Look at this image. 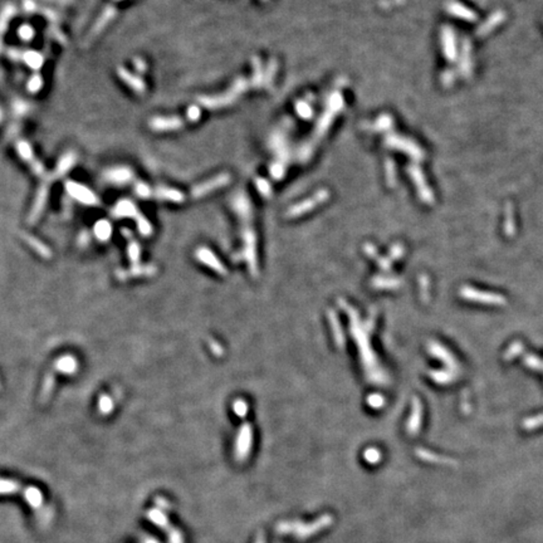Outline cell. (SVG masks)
I'll return each instance as SVG.
<instances>
[{"mask_svg": "<svg viewBox=\"0 0 543 543\" xmlns=\"http://www.w3.org/2000/svg\"><path fill=\"white\" fill-rule=\"evenodd\" d=\"M233 206L236 209L237 214L239 215L240 221L243 223L242 228V237L244 240V258L247 259L249 264L250 270L253 274H257V249H255V234L253 230L252 221V213H250V203L247 195L244 192H238L233 198Z\"/></svg>", "mask_w": 543, "mask_h": 543, "instance_id": "6da1fadb", "label": "cell"}, {"mask_svg": "<svg viewBox=\"0 0 543 543\" xmlns=\"http://www.w3.org/2000/svg\"><path fill=\"white\" fill-rule=\"evenodd\" d=\"M342 107H343V97H342L339 92H335L331 96L330 100L327 101V108H326V111L323 112V116H321L320 121L316 125L313 136L308 140V142H305L304 145L302 146L301 151H299V160H302L304 163L305 160H308V159L311 158L315 146L317 145L320 138L326 135L327 130L330 129L331 124H332L333 119H335V116L338 113Z\"/></svg>", "mask_w": 543, "mask_h": 543, "instance_id": "7a4b0ae2", "label": "cell"}, {"mask_svg": "<svg viewBox=\"0 0 543 543\" xmlns=\"http://www.w3.org/2000/svg\"><path fill=\"white\" fill-rule=\"evenodd\" d=\"M248 86H249V82H248L247 80L239 78V80H237V82L234 83L233 87H231L228 92L224 93V95L204 96V97L199 98V102L205 107H208V108H218V107L226 106V104L236 101L238 96L247 90Z\"/></svg>", "mask_w": 543, "mask_h": 543, "instance_id": "3957f363", "label": "cell"}, {"mask_svg": "<svg viewBox=\"0 0 543 543\" xmlns=\"http://www.w3.org/2000/svg\"><path fill=\"white\" fill-rule=\"evenodd\" d=\"M66 190L70 198H73V199L77 200V202L85 204V205L96 206L100 204L97 195H96L92 190L88 189L85 185L73 181V180H68L66 182Z\"/></svg>", "mask_w": 543, "mask_h": 543, "instance_id": "277c9868", "label": "cell"}, {"mask_svg": "<svg viewBox=\"0 0 543 543\" xmlns=\"http://www.w3.org/2000/svg\"><path fill=\"white\" fill-rule=\"evenodd\" d=\"M328 198H330V192H328L327 190H318L312 198H308L304 202L291 206V208L288 209V211H287V216H289V218H296V216L303 215V214L315 209L316 206H318L320 204L325 203Z\"/></svg>", "mask_w": 543, "mask_h": 543, "instance_id": "5b68a950", "label": "cell"}, {"mask_svg": "<svg viewBox=\"0 0 543 543\" xmlns=\"http://www.w3.org/2000/svg\"><path fill=\"white\" fill-rule=\"evenodd\" d=\"M15 148H17V152L18 155H19V158L32 168L34 174L38 175V176H44V175H46V169H44L43 164L35 158L30 143H28L25 140H20L18 141L17 145H15Z\"/></svg>", "mask_w": 543, "mask_h": 543, "instance_id": "8992f818", "label": "cell"}, {"mask_svg": "<svg viewBox=\"0 0 543 543\" xmlns=\"http://www.w3.org/2000/svg\"><path fill=\"white\" fill-rule=\"evenodd\" d=\"M386 143H387L390 147L398 148V150L407 153V155H410L412 159H415V160H421V159L424 158V153L420 150L419 146L412 142V141L407 140V138L400 137V136L398 135H389L387 137H386Z\"/></svg>", "mask_w": 543, "mask_h": 543, "instance_id": "52a82bcc", "label": "cell"}, {"mask_svg": "<svg viewBox=\"0 0 543 543\" xmlns=\"http://www.w3.org/2000/svg\"><path fill=\"white\" fill-rule=\"evenodd\" d=\"M229 181H230V175H229V174L216 175L215 177H213V179L208 180L206 182H203V184L197 185V186H195L194 189L191 190L192 198H202V197H204V195H206V194H209V192L214 191L215 189H219V187L225 186L226 184H229Z\"/></svg>", "mask_w": 543, "mask_h": 543, "instance_id": "ba28073f", "label": "cell"}, {"mask_svg": "<svg viewBox=\"0 0 543 543\" xmlns=\"http://www.w3.org/2000/svg\"><path fill=\"white\" fill-rule=\"evenodd\" d=\"M117 15V9L113 5H107L103 9V12L101 13V15L98 17V19L96 20L95 25L91 29L90 34L87 36V42H91L93 38H96L97 35L103 32L104 28H107L109 25V23L114 19V17Z\"/></svg>", "mask_w": 543, "mask_h": 543, "instance_id": "9c48e42d", "label": "cell"}, {"mask_svg": "<svg viewBox=\"0 0 543 543\" xmlns=\"http://www.w3.org/2000/svg\"><path fill=\"white\" fill-rule=\"evenodd\" d=\"M48 185L43 184L39 187L38 192H36L35 200H34L33 208L30 210L29 218H28V224L33 225L38 221V219L41 218V215L43 214L44 208L47 205V200H48Z\"/></svg>", "mask_w": 543, "mask_h": 543, "instance_id": "30bf717a", "label": "cell"}, {"mask_svg": "<svg viewBox=\"0 0 543 543\" xmlns=\"http://www.w3.org/2000/svg\"><path fill=\"white\" fill-rule=\"evenodd\" d=\"M150 129L153 131H174V130L180 129L184 126V120L180 117L171 116V117H153L148 122Z\"/></svg>", "mask_w": 543, "mask_h": 543, "instance_id": "8fae6325", "label": "cell"}, {"mask_svg": "<svg viewBox=\"0 0 543 543\" xmlns=\"http://www.w3.org/2000/svg\"><path fill=\"white\" fill-rule=\"evenodd\" d=\"M107 181L112 182L116 185H125L129 184L134 179V171L127 166H114V168L108 169L104 174Z\"/></svg>", "mask_w": 543, "mask_h": 543, "instance_id": "7c38bea8", "label": "cell"}, {"mask_svg": "<svg viewBox=\"0 0 543 543\" xmlns=\"http://www.w3.org/2000/svg\"><path fill=\"white\" fill-rule=\"evenodd\" d=\"M117 75H119L120 80H121L125 85L129 86V87L131 88V90H134L136 93H138V95L145 93L146 85L141 77H138V75L131 73L125 67H117Z\"/></svg>", "mask_w": 543, "mask_h": 543, "instance_id": "4fadbf2b", "label": "cell"}, {"mask_svg": "<svg viewBox=\"0 0 543 543\" xmlns=\"http://www.w3.org/2000/svg\"><path fill=\"white\" fill-rule=\"evenodd\" d=\"M195 257H197L200 262L204 263V264L208 265L209 268L215 270L216 273L223 274V276L226 274V268L221 264L220 260H219L218 258L214 255V253L210 252L208 248H199V249L197 250V253H195Z\"/></svg>", "mask_w": 543, "mask_h": 543, "instance_id": "5bb4252c", "label": "cell"}, {"mask_svg": "<svg viewBox=\"0 0 543 543\" xmlns=\"http://www.w3.org/2000/svg\"><path fill=\"white\" fill-rule=\"evenodd\" d=\"M252 443V428L250 425L244 424L240 429L237 439V456L239 459H244L248 455Z\"/></svg>", "mask_w": 543, "mask_h": 543, "instance_id": "9a60e30c", "label": "cell"}, {"mask_svg": "<svg viewBox=\"0 0 543 543\" xmlns=\"http://www.w3.org/2000/svg\"><path fill=\"white\" fill-rule=\"evenodd\" d=\"M112 215H113L114 218H135L136 220H137L142 214H140L137 206H136L134 203L127 199H124L120 200V202L114 205L113 210H112Z\"/></svg>", "mask_w": 543, "mask_h": 543, "instance_id": "2e32d148", "label": "cell"}, {"mask_svg": "<svg viewBox=\"0 0 543 543\" xmlns=\"http://www.w3.org/2000/svg\"><path fill=\"white\" fill-rule=\"evenodd\" d=\"M75 163H77V155L73 151H68L64 155H62L54 168L53 179H59V177L64 176L75 165Z\"/></svg>", "mask_w": 543, "mask_h": 543, "instance_id": "e0dca14e", "label": "cell"}, {"mask_svg": "<svg viewBox=\"0 0 543 543\" xmlns=\"http://www.w3.org/2000/svg\"><path fill=\"white\" fill-rule=\"evenodd\" d=\"M152 197L156 198L159 200H166V202H174V203H182L184 202V194L181 191L176 189H171V187H165V186H159L156 189H153Z\"/></svg>", "mask_w": 543, "mask_h": 543, "instance_id": "ac0fdd59", "label": "cell"}, {"mask_svg": "<svg viewBox=\"0 0 543 543\" xmlns=\"http://www.w3.org/2000/svg\"><path fill=\"white\" fill-rule=\"evenodd\" d=\"M15 14V7L12 4H8L0 10V52L3 49V39H4L5 33H7L9 23L12 18Z\"/></svg>", "mask_w": 543, "mask_h": 543, "instance_id": "d6986e66", "label": "cell"}, {"mask_svg": "<svg viewBox=\"0 0 543 543\" xmlns=\"http://www.w3.org/2000/svg\"><path fill=\"white\" fill-rule=\"evenodd\" d=\"M22 62H24V63L27 64L30 69L39 70L44 64V57L41 52L29 49V51L23 52Z\"/></svg>", "mask_w": 543, "mask_h": 543, "instance_id": "ffe728a7", "label": "cell"}, {"mask_svg": "<svg viewBox=\"0 0 543 543\" xmlns=\"http://www.w3.org/2000/svg\"><path fill=\"white\" fill-rule=\"evenodd\" d=\"M446 8H448V12L450 13V14L455 15V17H459V18H463V19L468 20V22H474V20L477 19L475 13L472 12V10H469L468 8H466L464 5L459 4V3L450 2L446 4Z\"/></svg>", "mask_w": 543, "mask_h": 543, "instance_id": "44dd1931", "label": "cell"}, {"mask_svg": "<svg viewBox=\"0 0 543 543\" xmlns=\"http://www.w3.org/2000/svg\"><path fill=\"white\" fill-rule=\"evenodd\" d=\"M441 39H443L444 46V54L448 59L455 58V43H454V33L449 27L444 28L441 33Z\"/></svg>", "mask_w": 543, "mask_h": 543, "instance_id": "7402d4cb", "label": "cell"}, {"mask_svg": "<svg viewBox=\"0 0 543 543\" xmlns=\"http://www.w3.org/2000/svg\"><path fill=\"white\" fill-rule=\"evenodd\" d=\"M328 321H330L331 328H332L333 338H335L336 344H337L339 348H342V347L344 346V336H343V332H342L341 323H339L337 315H336L333 311H330V312H328Z\"/></svg>", "mask_w": 543, "mask_h": 543, "instance_id": "603a6c76", "label": "cell"}, {"mask_svg": "<svg viewBox=\"0 0 543 543\" xmlns=\"http://www.w3.org/2000/svg\"><path fill=\"white\" fill-rule=\"evenodd\" d=\"M57 371L64 373V375H72L77 370V361L73 356L66 355V356L61 357V359L57 360L56 365H54Z\"/></svg>", "mask_w": 543, "mask_h": 543, "instance_id": "cb8c5ba5", "label": "cell"}, {"mask_svg": "<svg viewBox=\"0 0 543 543\" xmlns=\"http://www.w3.org/2000/svg\"><path fill=\"white\" fill-rule=\"evenodd\" d=\"M407 171H409L410 176L415 180V184H416L417 189H419V192L422 195V198H425L426 195L428 197H430L429 189H428L426 184H425L424 176H422L421 172H420V169L414 165V166H409V168H407Z\"/></svg>", "mask_w": 543, "mask_h": 543, "instance_id": "d4e9b609", "label": "cell"}, {"mask_svg": "<svg viewBox=\"0 0 543 543\" xmlns=\"http://www.w3.org/2000/svg\"><path fill=\"white\" fill-rule=\"evenodd\" d=\"M155 267L153 265H143V267H135L132 269L121 272V273H117L119 279H125L131 278V277H140V276H150V274L155 273Z\"/></svg>", "mask_w": 543, "mask_h": 543, "instance_id": "484cf974", "label": "cell"}, {"mask_svg": "<svg viewBox=\"0 0 543 543\" xmlns=\"http://www.w3.org/2000/svg\"><path fill=\"white\" fill-rule=\"evenodd\" d=\"M95 234L97 237L98 240L101 242H106L109 239V237L112 236V225L108 220L106 219H102L98 220L95 225Z\"/></svg>", "mask_w": 543, "mask_h": 543, "instance_id": "4316f807", "label": "cell"}, {"mask_svg": "<svg viewBox=\"0 0 543 543\" xmlns=\"http://www.w3.org/2000/svg\"><path fill=\"white\" fill-rule=\"evenodd\" d=\"M503 19H505V13H502V12L494 13V14H493L492 17L487 20V23L480 25L479 29H478V34H479V35H485V34L489 33L493 28L497 27L499 23H502Z\"/></svg>", "mask_w": 543, "mask_h": 543, "instance_id": "83f0119b", "label": "cell"}, {"mask_svg": "<svg viewBox=\"0 0 543 543\" xmlns=\"http://www.w3.org/2000/svg\"><path fill=\"white\" fill-rule=\"evenodd\" d=\"M54 383H56V378H54V375H53V373L49 372L48 375L46 376V380H44L43 387H42V393H41V401H42V403H46V401L48 400L49 398H51L52 393H53Z\"/></svg>", "mask_w": 543, "mask_h": 543, "instance_id": "f1b7e54d", "label": "cell"}, {"mask_svg": "<svg viewBox=\"0 0 543 543\" xmlns=\"http://www.w3.org/2000/svg\"><path fill=\"white\" fill-rule=\"evenodd\" d=\"M417 455H419L421 459H424V460L433 461V463L448 464V466H453V464H455V461L450 460V459L441 458V456L434 455L433 453H429V451H425V450H417Z\"/></svg>", "mask_w": 543, "mask_h": 543, "instance_id": "f546056e", "label": "cell"}, {"mask_svg": "<svg viewBox=\"0 0 543 543\" xmlns=\"http://www.w3.org/2000/svg\"><path fill=\"white\" fill-rule=\"evenodd\" d=\"M25 498H27L28 503H29V505L32 506V507H34V508L39 507V506L42 505V499H43V497H42V493L34 487L28 488L27 492H25Z\"/></svg>", "mask_w": 543, "mask_h": 543, "instance_id": "4dcf8cb0", "label": "cell"}, {"mask_svg": "<svg viewBox=\"0 0 543 543\" xmlns=\"http://www.w3.org/2000/svg\"><path fill=\"white\" fill-rule=\"evenodd\" d=\"M34 35H35V29H34L30 24L24 23V24H22L18 28V36H19L22 41L30 42L34 38Z\"/></svg>", "mask_w": 543, "mask_h": 543, "instance_id": "1f68e13d", "label": "cell"}, {"mask_svg": "<svg viewBox=\"0 0 543 543\" xmlns=\"http://www.w3.org/2000/svg\"><path fill=\"white\" fill-rule=\"evenodd\" d=\"M135 192L137 197L143 198V199H148V198L152 197L153 189L148 186L146 182L143 181H137L135 184Z\"/></svg>", "mask_w": 543, "mask_h": 543, "instance_id": "d6a6232c", "label": "cell"}, {"mask_svg": "<svg viewBox=\"0 0 543 543\" xmlns=\"http://www.w3.org/2000/svg\"><path fill=\"white\" fill-rule=\"evenodd\" d=\"M43 77H42L41 74H38V73H35V74H33L32 77H30V80L28 81V91H29L30 93H38L39 91L42 90V87H43Z\"/></svg>", "mask_w": 543, "mask_h": 543, "instance_id": "836d02e7", "label": "cell"}, {"mask_svg": "<svg viewBox=\"0 0 543 543\" xmlns=\"http://www.w3.org/2000/svg\"><path fill=\"white\" fill-rule=\"evenodd\" d=\"M296 109L297 112H298V114L301 117H303V119L308 120L312 117L313 114V109H312V106H311L309 103H308L307 101H299L298 103L296 104Z\"/></svg>", "mask_w": 543, "mask_h": 543, "instance_id": "e575fe53", "label": "cell"}, {"mask_svg": "<svg viewBox=\"0 0 543 543\" xmlns=\"http://www.w3.org/2000/svg\"><path fill=\"white\" fill-rule=\"evenodd\" d=\"M141 249H140V245H138V243L136 242V240H130L129 243V257H130V260H131L132 263H137L138 260H140V254H141Z\"/></svg>", "mask_w": 543, "mask_h": 543, "instance_id": "d590c367", "label": "cell"}, {"mask_svg": "<svg viewBox=\"0 0 543 543\" xmlns=\"http://www.w3.org/2000/svg\"><path fill=\"white\" fill-rule=\"evenodd\" d=\"M98 407H100V411L102 414L107 415L112 411L113 409V403H112V399L108 395H102L100 398V403H98Z\"/></svg>", "mask_w": 543, "mask_h": 543, "instance_id": "8d00e7d4", "label": "cell"}, {"mask_svg": "<svg viewBox=\"0 0 543 543\" xmlns=\"http://www.w3.org/2000/svg\"><path fill=\"white\" fill-rule=\"evenodd\" d=\"M24 238L28 240V243H29V244L32 245V247L35 248L36 252L42 253V254H44V255H49V253H47V252H49V250L47 249V248L44 247V245L42 244V243L39 242V240H36L35 238L29 237V236H24Z\"/></svg>", "mask_w": 543, "mask_h": 543, "instance_id": "74e56055", "label": "cell"}, {"mask_svg": "<svg viewBox=\"0 0 543 543\" xmlns=\"http://www.w3.org/2000/svg\"><path fill=\"white\" fill-rule=\"evenodd\" d=\"M19 488V484L12 480H0V493L14 492Z\"/></svg>", "mask_w": 543, "mask_h": 543, "instance_id": "f35d334b", "label": "cell"}, {"mask_svg": "<svg viewBox=\"0 0 543 543\" xmlns=\"http://www.w3.org/2000/svg\"><path fill=\"white\" fill-rule=\"evenodd\" d=\"M391 125H393V120H391V117L387 116V114H383V116H381L380 119L376 121V127H377L378 130H382V131L390 129Z\"/></svg>", "mask_w": 543, "mask_h": 543, "instance_id": "ab89813d", "label": "cell"}, {"mask_svg": "<svg viewBox=\"0 0 543 543\" xmlns=\"http://www.w3.org/2000/svg\"><path fill=\"white\" fill-rule=\"evenodd\" d=\"M233 409L238 416H240V417H244L248 412V405L244 400H237L236 403H234Z\"/></svg>", "mask_w": 543, "mask_h": 543, "instance_id": "60d3db41", "label": "cell"}, {"mask_svg": "<svg viewBox=\"0 0 543 543\" xmlns=\"http://www.w3.org/2000/svg\"><path fill=\"white\" fill-rule=\"evenodd\" d=\"M200 116H202V111H200L199 107L192 106V107H190L189 109H187L186 117H187V120H189V121H191V122L198 121V120L200 119Z\"/></svg>", "mask_w": 543, "mask_h": 543, "instance_id": "b9f144b4", "label": "cell"}, {"mask_svg": "<svg viewBox=\"0 0 543 543\" xmlns=\"http://www.w3.org/2000/svg\"><path fill=\"white\" fill-rule=\"evenodd\" d=\"M365 458H366L370 463L375 464L376 461H378V459L381 458V455L380 453H378V450H376V449H369V450L366 451V454H365Z\"/></svg>", "mask_w": 543, "mask_h": 543, "instance_id": "7bdbcfd3", "label": "cell"}, {"mask_svg": "<svg viewBox=\"0 0 543 543\" xmlns=\"http://www.w3.org/2000/svg\"><path fill=\"white\" fill-rule=\"evenodd\" d=\"M257 185H258V189H259L260 194L265 195V197H268V195H270L272 189H270L269 184H268V182L265 181V180H258V181H257Z\"/></svg>", "mask_w": 543, "mask_h": 543, "instance_id": "ee69618b", "label": "cell"}, {"mask_svg": "<svg viewBox=\"0 0 543 543\" xmlns=\"http://www.w3.org/2000/svg\"><path fill=\"white\" fill-rule=\"evenodd\" d=\"M386 170H387V180L390 182V185L395 184V169H394V164L391 163V160H387L386 164Z\"/></svg>", "mask_w": 543, "mask_h": 543, "instance_id": "f6af8a7d", "label": "cell"}, {"mask_svg": "<svg viewBox=\"0 0 543 543\" xmlns=\"http://www.w3.org/2000/svg\"><path fill=\"white\" fill-rule=\"evenodd\" d=\"M22 54H23V52H20L19 49L12 48V49H9V51H8V57H9V58H12L13 61H17V62L22 61Z\"/></svg>", "mask_w": 543, "mask_h": 543, "instance_id": "bcb514c9", "label": "cell"}, {"mask_svg": "<svg viewBox=\"0 0 543 543\" xmlns=\"http://www.w3.org/2000/svg\"><path fill=\"white\" fill-rule=\"evenodd\" d=\"M134 66L136 68V70L137 72H146V63L143 59H140V58H135L134 61Z\"/></svg>", "mask_w": 543, "mask_h": 543, "instance_id": "7dc6e473", "label": "cell"}, {"mask_svg": "<svg viewBox=\"0 0 543 543\" xmlns=\"http://www.w3.org/2000/svg\"><path fill=\"white\" fill-rule=\"evenodd\" d=\"M369 401H370V405L376 407V406H380V405H381L380 401H382V399H381L378 395H372L371 398H369Z\"/></svg>", "mask_w": 543, "mask_h": 543, "instance_id": "c3c4849f", "label": "cell"}, {"mask_svg": "<svg viewBox=\"0 0 543 543\" xmlns=\"http://www.w3.org/2000/svg\"><path fill=\"white\" fill-rule=\"evenodd\" d=\"M2 120H3V109L0 108V122H2Z\"/></svg>", "mask_w": 543, "mask_h": 543, "instance_id": "681fc988", "label": "cell"}, {"mask_svg": "<svg viewBox=\"0 0 543 543\" xmlns=\"http://www.w3.org/2000/svg\"><path fill=\"white\" fill-rule=\"evenodd\" d=\"M117 2H119V0H117Z\"/></svg>", "mask_w": 543, "mask_h": 543, "instance_id": "f907efd6", "label": "cell"}]
</instances>
